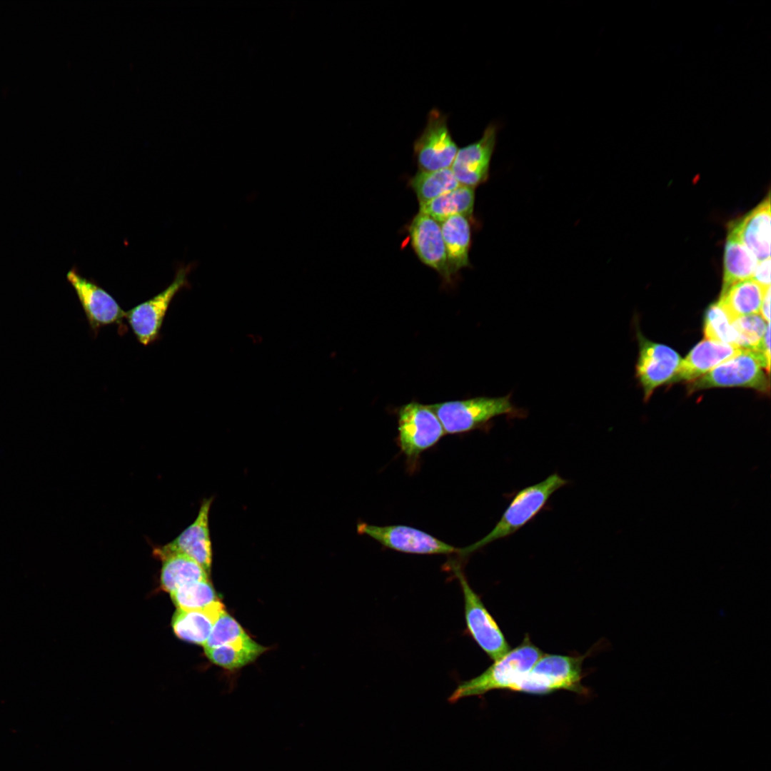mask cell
Returning <instances> with one entry per match:
<instances>
[{
    "instance_id": "obj_23",
    "label": "cell",
    "mask_w": 771,
    "mask_h": 771,
    "mask_svg": "<svg viewBox=\"0 0 771 771\" xmlns=\"http://www.w3.org/2000/svg\"><path fill=\"white\" fill-rule=\"evenodd\" d=\"M758 261L735 236L728 233L725 247L722 292L733 284L752 278Z\"/></svg>"
},
{
    "instance_id": "obj_17",
    "label": "cell",
    "mask_w": 771,
    "mask_h": 771,
    "mask_svg": "<svg viewBox=\"0 0 771 771\" xmlns=\"http://www.w3.org/2000/svg\"><path fill=\"white\" fill-rule=\"evenodd\" d=\"M742 350L737 346L705 339L697 344L685 359L681 360L670 382L692 381L738 355Z\"/></svg>"
},
{
    "instance_id": "obj_3",
    "label": "cell",
    "mask_w": 771,
    "mask_h": 771,
    "mask_svg": "<svg viewBox=\"0 0 771 771\" xmlns=\"http://www.w3.org/2000/svg\"><path fill=\"white\" fill-rule=\"evenodd\" d=\"M583 660L582 656L543 654L513 692L545 695L565 690L584 694Z\"/></svg>"
},
{
    "instance_id": "obj_14",
    "label": "cell",
    "mask_w": 771,
    "mask_h": 771,
    "mask_svg": "<svg viewBox=\"0 0 771 771\" xmlns=\"http://www.w3.org/2000/svg\"><path fill=\"white\" fill-rule=\"evenodd\" d=\"M640 353L637 376L648 399L659 386L670 382L681 361L679 354L670 347L651 342L639 336Z\"/></svg>"
},
{
    "instance_id": "obj_13",
    "label": "cell",
    "mask_w": 771,
    "mask_h": 771,
    "mask_svg": "<svg viewBox=\"0 0 771 771\" xmlns=\"http://www.w3.org/2000/svg\"><path fill=\"white\" fill-rule=\"evenodd\" d=\"M411 246L420 261L435 270L446 283H451L440 223L418 212L408 227Z\"/></svg>"
},
{
    "instance_id": "obj_1",
    "label": "cell",
    "mask_w": 771,
    "mask_h": 771,
    "mask_svg": "<svg viewBox=\"0 0 771 771\" xmlns=\"http://www.w3.org/2000/svg\"><path fill=\"white\" fill-rule=\"evenodd\" d=\"M542 655V651L526 635L518 646L495 660L483 672L459 684L448 701L453 703L494 690L513 691Z\"/></svg>"
},
{
    "instance_id": "obj_18",
    "label": "cell",
    "mask_w": 771,
    "mask_h": 771,
    "mask_svg": "<svg viewBox=\"0 0 771 771\" xmlns=\"http://www.w3.org/2000/svg\"><path fill=\"white\" fill-rule=\"evenodd\" d=\"M223 610V605L218 600L201 608L177 609L172 618L173 630L178 638L203 645Z\"/></svg>"
},
{
    "instance_id": "obj_5",
    "label": "cell",
    "mask_w": 771,
    "mask_h": 771,
    "mask_svg": "<svg viewBox=\"0 0 771 771\" xmlns=\"http://www.w3.org/2000/svg\"><path fill=\"white\" fill-rule=\"evenodd\" d=\"M395 413L398 445L410 460L417 459L445 434L431 405L413 400L397 408Z\"/></svg>"
},
{
    "instance_id": "obj_2",
    "label": "cell",
    "mask_w": 771,
    "mask_h": 771,
    "mask_svg": "<svg viewBox=\"0 0 771 771\" xmlns=\"http://www.w3.org/2000/svg\"><path fill=\"white\" fill-rule=\"evenodd\" d=\"M566 484L565 479L557 473H553L543 480L520 490L493 528L475 543L459 548L458 554L468 555L489 543L515 533L534 518L553 494Z\"/></svg>"
},
{
    "instance_id": "obj_29",
    "label": "cell",
    "mask_w": 771,
    "mask_h": 771,
    "mask_svg": "<svg viewBox=\"0 0 771 771\" xmlns=\"http://www.w3.org/2000/svg\"><path fill=\"white\" fill-rule=\"evenodd\" d=\"M248 635L238 623L225 610L216 621L204 649L213 648L243 639Z\"/></svg>"
},
{
    "instance_id": "obj_15",
    "label": "cell",
    "mask_w": 771,
    "mask_h": 771,
    "mask_svg": "<svg viewBox=\"0 0 771 771\" xmlns=\"http://www.w3.org/2000/svg\"><path fill=\"white\" fill-rule=\"evenodd\" d=\"M212 498L205 499L195 520L169 543L159 547L166 552L185 554L197 562L208 575L212 563V546L208 515Z\"/></svg>"
},
{
    "instance_id": "obj_25",
    "label": "cell",
    "mask_w": 771,
    "mask_h": 771,
    "mask_svg": "<svg viewBox=\"0 0 771 771\" xmlns=\"http://www.w3.org/2000/svg\"><path fill=\"white\" fill-rule=\"evenodd\" d=\"M408 185L421 205L453 190L460 184L449 168L434 171H418L409 179Z\"/></svg>"
},
{
    "instance_id": "obj_10",
    "label": "cell",
    "mask_w": 771,
    "mask_h": 771,
    "mask_svg": "<svg viewBox=\"0 0 771 771\" xmlns=\"http://www.w3.org/2000/svg\"><path fill=\"white\" fill-rule=\"evenodd\" d=\"M358 531L388 548L411 554L446 555L458 553L459 548L415 528L403 525L379 526L361 523Z\"/></svg>"
},
{
    "instance_id": "obj_6",
    "label": "cell",
    "mask_w": 771,
    "mask_h": 771,
    "mask_svg": "<svg viewBox=\"0 0 771 771\" xmlns=\"http://www.w3.org/2000/svg\"><path fill=\"white\" fill-rule=\"evenodd\" d=\"M452 568L463 594L467 630L478 645L495 661L505 655L510 647L480 596L468 583L461 568L457 565H453Z\"/></svg>"
},
{
    "instance_id": "obj_24",
    "label": "cell",
    "mask_w": 771,
    "mask_h": 771,
    "mask_svg": "<svg viewBox=\"0 0 771 771\" xmlns=\"http://www.w3.org/2000/svg\"><path fill=\"white\" fill-rule=\"evenodd\" d=\"M266 650L249 636L229 644L204 649L207 657L212 662L229 670L240 668L251 663Z\"/></svg>"
},
{
    "instance_id": "obj_7",
    "label": "cell",
    "mask_w": 771,
    "mask_h": 771,
    "mask_svg": "<svg viewBox=\"0 0 771 771\" xmlns=\"http://www.w3.org/2000/svg\"><path fill=\"white\" fill-rule=\"evenodd\" d=\"M761 357L755 351L744 349L738 355L713 368L690 384V391L717 387L741 386L766 391L768 383L762 371Z\"/></svg>"
},
{
    "instance_id": "obj_20",
    "label": "cell",
    "mask_w": 771,
    "mask_h": 771,
    "mask_svg": "<svg viewBox=\"0 0 771 771\" xmlns=\"http://www.w3.org/2000/svg\"><path fill=\"white\" fill-rule=\"evenodd\" d=\"M154 554L162 561L161 585L166 592L171 593L190 583L208 580L203 568L185 554L166 552L158 548L154 549Z\"/></svg>"
},
{
    "instance_id": "obj_12",
    "label": "cell",
    "mask_w": 771,
    "mask_h": 771,
    "mask_svg": "<svg viewBox=\"0 0 771 771\" xmlns=\"http://www.w3.org/2000/svg\"><path fill=\"white\" fill-rule=\"evenodd\" d=\"M498 128L489 124L479 140L458 149L450 168L460 185L475 188L488 180Z\"/></svg>"
},
{
    "instance_id": "obj_22",
    "label": "cell",
    "mask_w": 771,
    "mask_h": 771,
    "mask_svg": "<svg viewBox=\"0 0 771 771\" xmlns=\"http://www.w3.org/2000/svg\"><path fill=\"white\" fill-rule=\"evenodd\" d=\"M475 204V188L459 185L432 201L420 205L419 212L428 215L439 223L455 215L471 218Z\"/></svg>"
},
{
    "instance_id": "obj_27",
    "label": "cell",
    "mask_w": 771,
    "mask_h": 771,
    "mask_svg": "<svg viewBox=\"0 0 771 771\" xmlns=\"http://www.w3.org/2000/svg\"><path fill=\"white\" fill-rule=\"evenodd\" d=\"M704 333L706 339L738 346L736 331L717 303L710 305L706 311Z\"/></svg>"
},
{
    "instance_id": "obj_19",
    "label": "cell",
    "mask_w": 771,
    "mask_h": 771,
    "mask_svg": "<svg viewBox=\"0 0 771 771\" xmlns=\"http://www.w3.org/2000/svg\"><path fill=\"white\" fill-rule=\"evenodd\" d=\"M440 223L448 269L453 276L460 269L470 266V223L468 217L455 215L445 219Z\"/></svg>"
},
{
    "instance_id": "obj_8",
    "label": "cell",
    "mask_w": 771,
    "mask_h": 771,
    "mask_svg": "<svg viewBox=\"0 0 771 771\" xmlns=\"http://www.w3.org/2000/svg\"><path fill=\"white\" fill-rule=\"evenodd\" d=\"M458 149L448 128V116L437 109H431L424 129L413 143L418 171L450 168Z\"/></svg>"
},
{
    "instance_id": "obj_9",
    "label": "cell",
    "mask_w": 771,
    "mask_h": 771,
    "mask_svg": "<svg viewBox=\"0 0 771 771\" xmlns=\"http://www.w3.org/2000/svg\"><path fill=\"white\" fill-rule=\"evenodd\" d=\"M190 269L189 266L179 268L166 288L126 312L125 320L141 344L148 346L158 339L172 300L181 288L188 285Z\"/></svg>"
},
{
    "instance_id": "obj_26",
    "label": "cell",
    "mask_w": 771,
    "mask_h": 771,
    "mask_svg": "<svg viewBox=\"0 0 771 771\" xmlns=\"http://www.w3.org/2000/svg\"><path fill=\"white\" fill-rule=\"evenodd\" d=\"M170 593L177 609L181 610L201 608L218 600L208 580L186 584Z\"/></svg>"
},
{
    "instance_id": "obj_31",
    "label": "cell",
    "mask_w": 771,
    "mask_h": 771,
    "mask_svg": "<svg viewBox=\"0 0 771 771\" xmlns=\"http://www.w3.org/2000/svg\"><path fill=\"white\" fill-rule=\"evenodd\" d=\"M770 287H768L765 293L762 303L760 308V315L762 318L767 323H770Z\"/></svg>"
},
{
    "instance_id": "obj_21",
    "label": "cell",
    "mask_w": 771,
    "mask_h": 771,
    "mask_svg": "<svg viewBox=\"0 0 771 771\" xmlns=\"http://www.w3.org/2000/svg\"><path fill=\"white\" fill-rule=\"evenodd\" d=\"M767 288L752 278L744 280L721 292L717 303L732 323L745 316L760 314L761 305Z\"/></svg>"
},
{
    "instance_id": "obj_11",
    "label": "cell",
    "mask_w": 771,
    "mask_h": 771,
    "mask_svg": "<svg viewBox=\"0 0 771 771\" xmlns=\"http://www.w3.org/2000/svg\"><path fill=\"white\" fill-rule=\"evenodd\" d=\"M67 278L76 291L94 333H96L101 328L110 325L122 326L126 312L109 293L75 270L69 271Z\"/></svg>"
},
{
    "instance_id": "obj_30",
    "label": "cell",
    "mask_w": 771,
    "mask_h": 771,
    "mask_svg": "<svg viewBox=\"0 0 771 771\" xmlns=\"http://www.w3.org/2000/svg\"><path fill=\"white\" fill-rule=\"evenodd\" d=\"M770 258L759 261L752 279L765 288L770 286Z\"/></svg>"
},
{
    "instance_id": "obj_16",
    "label": "cell",
    "mask_w": 771,
    "mask_h": 771,
    "mask_svg": "<svg viewBox=\"0 0 771 771\" xmlns=\"http://www.w3.org/2000/svg\"><path fill=\"white\" fill-rule=\"evenodd\" d=\"M770 195L740 219L730 224L728 233L737 238L757 258H770Z\"/></svg>"
},
{
    "instance_id": "obj_4",
    "label": "cell",
    "mask_w": 771,
    "mask_h": 771,
    "mask_svg": "<svg viewBox=\"0 0 771 771\" xmlns=\"http://www.w3.org/2000/svg\"><path fill=\"white\" fill-rule=\"evenodd\" d=\"M445 434H460L480 428L493 418L515 411L510 395L479 396L430 404Z\"/></svg>"
},
{
    "instance_id": "obj_28",
    "label": "cell",
    "mask_w": 771,
    "mask_h": 771,
    "mask_svg": "<svg viewBox=\"0 0 771 771\" xmlns=\"http://www.w3.org/2000/svg\"><path fill=\"white\" fill-rule=\"evenodd\" d=\"M769 324L760 314L745 316L736 319L732 326L737 333V345L741 348L755 350L760 345Z\"/></svg>"
}]
</instances>
